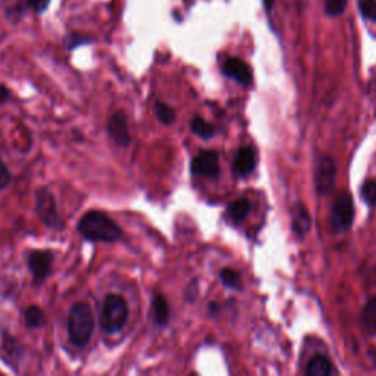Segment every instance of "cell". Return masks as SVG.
<instances>
[{"label": "cell", "mask_w": 376, "mask_h": 376, "mask_svg": "<svg viewBox=\"0 0 376 376\" xmlns=\"http://www.w3.org/2000/svg\"><path fill=\"white\" fill-rule=\"evenodd\" d=\"M78 231H80L84 239L90 241H101V243H115L123 239V231L118 227V224L110 220V217L98 210H91L86 213L80 224H78Z\"/></svg>", "instance_id": "obj_1"}, {"label": "cell", "mask_w": 376, "mask_h": 376, "mask_svg": "<svg viewBox=\"0 0 376 376\" xmlns=\"http://www.w3.org/2000/svg\"><path fill=\"white\" fill-rule=\"evenodd\" d=\"M94 331V316L89 303L74 304L68 318V335L75 347H84L91 340Z\"/></svg>", "instance_id": "obj_2"}, {"label": "cell", "mask_w": 376, "mask_h": 376, "mask_svg": "<svg viewBox=\"0 0 376 376\" xmlns=\"http://www.w3.org/2000/svg\"><path fill=\"white\" fill-rule=\"evenodd\" d=\"M130 318V307L128 303L123 299L121 295L110 294L108 295L101 313V325L105 332L115 334L124 329Z\"/></svg>", "instance_id": "obj_3"}, {"label": "cell", "mask_w": 376, "mask_h": 376, "mask_svg": "<svg viewBox=\"0 0 376 376\" xmlns=\"http://www.w3.org/2000/svg\"><path fill=\"white\" fill-rule=\"evenodd\" d=\"M354 220V206L351 197L344 193L341 194L338 199H336L332 213H331V225L334 231L336 232H343L347 231Z\"/></svg>", "instance_id": "obj_4"}, {"label": "cell", "mask_w": 376, "mask_h": 376, "mask_svg": "<svg viewBox=\"0 0 376 376\" xmlns=\"http://www.w3.org/2000/svg\"><path fill=\"white\" fill-rule=\"evenodd\" d=\"M191 172L194 175L216 178L221 173L220 154L215 150H205L197 154L191 162Z\"/></svg>", "instance_id": "obj_5"}, {"label": "cell", "mask_w": 376, "mask_h": 376, "mask_svg": "<svg viewBox=\"0 0 376 376\" xmlns=\"http://www.w3.org/2000/svg\"><path fill=\"white\" fill-rule=\"evenodd\" d=\"M35 210L40 220L50 228H55L59 224V216L56 209V202L53 194L47 188H42L37 194Z\"/></svg>", "instance_id": "obj_6"}, {"label": "cell", "mask_w": 376, "mask_h": 376, "mask_svg": "<svg viewBox=\"0 0 376 376\" xmlns=\"http://www.w3.org/2000/svg\"><path fill=\"white\" fill-rule=\"evenodd\" d=\"M53 256L47 250H35L28 256V268L35 281H45L52 272Z\"/></svg>", "instance_id": "obj_7"}, {"label": "cell", "mask_w": 376, "mask_h": 376, "mask_svg": "<svg viewBox=\"0 0 376 376\" xmlns=\"http://www.w3.org/2000/svg\"><path fill=\"white\" fill-rule=\"evenodd\" d=\"M108 132L112 137V140L118 146H128L131 143V135L128 128V121L124 112L113 113L108 121Z\"/></svg>", "instance_id": "obj_8"}, {"label": "cell", "mask_w": 376, "mask_h": 376, "mask_svg": "<svg viewBox=\"0 0 376 376\" xmlns=\"http://www.w3.org/2000/svg\"><path fill=\"white\" fill-rule=\"evenodd\" d=\"M335 173L336 168L334 161L328 156L322 157L318 165V171H316V190L321 194H329L334 188Z\"/></svg>", "instance_id": "obj_9"}, {"label": "cell", "mask_w": 376, "mask_h": 376, "mask_svg": "<svg viewBox=\"0 0 376 376\" xmlns=\"http://www.w3.org/2000/svg\"><path fill=\"white\" fill-rule=\"evenodd\" d=\"M224 74L240 84H250L253 80L251 68L239 57H229L224 64Z\"/></svg>", "instance_id": "obj_10"}, {"label": "cell", "mask_w": 376, "mask_h": 376, "mask_svg": "<svg viewBox=\"0 0 376 376\" xmlns=\"http://www.w3.org/2000/svg\"><path fill=\"white\" fill-rule=\"evenodd\" d=\"M256 168V153L251 147H241L235 154L234 159V172L237 176H246L251 173Z\"/></svg>", "instance_id": "obj_11"}, {"label": "cell", "mask_w": 376, "mask_h": 376, "mask_svg": "<svg viewBox=\"0 0 376 376\" xmlns=\"http://www.w3.org/2000/svg\"><path fill=\"white\" fill-rule=\"evenodd\" d=\"M310 227H312V220H310V215H309L307 209L303 205H299L294 210L292 229L302 239V237H304L309 232Z\"/></svg>", "instance_id": "obj_12"}, {"label": "cell", "mask_w": 376, "mask_h": 376, "mask_svg": "<svg viewBox=\"0 0 376 376\" xmlns=\"http://www.w3.org/2000/svg\"><path fill=\"white\" fill-rule=\"evenodd\" d=\"M334 366L329 362V359H326L325 355H314V358L309 362V366L306 369V373L309 376H328L331 373H334Z\"/></svg>", "instance_id": "obj_13"}, {"label": "cell", "mask_w": 376, "mask_h": 376, "mask_svg": "<svg viewBox=\"0 0 376 376\" xmlns=\"http://www.w3.org/2000/svg\"><path fill=\"white\" fill-rule=\"evenodd\" d=\"M251 210V203L247 199H239L228 206L227 215L234 224L243 222Z\"/></svg>", "instance_id": "obj_14"}, {"label": "cell", "mask_w": 376, "mask_h": 376, "mask_svg": "<svg viewBox=\"0 0 376 376\" xmlns=\"http://www.w3.org/2000/svg\"><path fill=\"white\" fill-rule=\"evenodd\" d=\"M153 314L154 321L159 325H166L169 321V306L164 295L157 294L153 300Z\"/></svg>", "instance_id": "obj_15"}, {"label": "cell", "mask_w": 376, "mask_h": 376, "mask_svg": "<svg viewBox=\"0 0 376 376\" xmlns=\"http://www.w3.org/2000/svg\"><path fill=\"white\" fill-rule=\"evenodd\" d=\"M362 321L366 331L372 335H376V297L366 303L362 312Z\"/></svg>", "instance_id": "obj_16"}, {"label": "cell", "mask_w": 376, "mask_h": 376, "mask_svg": "<svg viewBox=\"0 0 376 376\" xmlns=\"http://www.w3.org/2000/svg\"><path fill=\"white\" fill-rule=\"evenodd\" d=\"M190 127H191V131L195 135H199L200 138H203V140H209V138H212L215 135V127L210 123L205 121L203 118H200V116H195L194 120L191 121Z\"/></svg>", "instance_id": "obj_17"}, {"label": "cell", "mask_w": 376, "mask_h": 376, "mask_svg": "<svg viewBox=\"0 0 376 376\" xmlns=\"http://www.w3.org/2000/svg\"><path fill=\"white\" fill-rule=\"evenodd\" d=\"M154 113L157 116V120H159L165 125H172L175 123L176 115H175L173 108H171L169 105H166L164 102H156Z\"/></svg>", "instance_id": "obj_18"}, {"label": "cell", "mask_w": 376, "mask_h": 376, "mask_svg": "<svg viewBox=\"0 0 376 376\" xmlns=\"http://www.w3.org/2000/svg\"><path fill=\"white\" fill-rule=\"evenodd\" d=\"M25 324L31 329L40 328L45 324V313H43V310L40 307H37V306L28 307L27 312H25Z\"/></svg>", "instance_id": "obj_19"}, {"label": "cell", "mask_w": 376, "mask_h": 376, "mask_svg": "<svg viewBox=\"0 0 376 376\" xmlns=\"http://www.w3.org/2000/svg\"><path fill=\"white\" fill-rule=\"evenodd\" d=\"M221 280L224 283L225 287L232 288V290H239L240 288V283H241V276L240 273L234 270V269H222L221 272Z\"/></svg>", "instance_id": "obj_20"}, {"label": "cell", "mask_w": 376, "mask_h": 376, "mask_svg": "<svg viewBox=\"0 0 376 376\" xmlns=\"http://www.w3.org/2000/svg\"><path fill=\"white\" fill-rule=\"evenodd\" d=\"M347 0H325V12L331 16H338L346 11Z\"/></svg>", "instance_id": "obj_21"}, {"label": "cell", "mask_w": 376, "mask_h": 376, "mask_svg": "<svg viewBox=\"0 0 376 376\" xmlns=\"http://www.w3.org/2000/svg\"><path fill=\"white\" fill-rule=\"evenodd\" d=\"M362 197L369 206L376 205V181H366L362 188Z\"/></svg>", "instance_id": "obj_22"}, {"label": "cell", "mask_w": 376, "mask_h": 376, "mask_svg": "<svg viewBox=\"0 0 376 376\" xmlns=\"http://www.w3.org/2000/svg\"><path fill=\"white\" fill-rule=\"evenodd\" d=\"M5 351L8 353V360L9 362H19V355H23V350L19 347V344L15 340H5Z\"/></svg>", "instance_id": "obj_23"}, {"label": "cell", "mask_w": 376, "mask_h": 376, "mask_svg": "<svg viewBox=\"0 0 376 376\" xmlns=\"http://www.w3.org/2000/svg\"><path fill=\"white\" fill-rule=\"evenodd\" d=\"M359 8L366 19L376 21V0H360Z\"/></svg>", "instance_id": "obj_24"}, {"label": "cell", "mask_w": 376, "mask_h": 376, "mask_svg": "<svg viewBox=\"0 0 376 376\" xmlns=\"http://www.w3.org/2000/svg\"><path fill=\"white\" fill-rule=\"evenodd\" d=\"M9 183H11V172L5 165V162L2 161V157H0V191L6 188Z\"/></svg>", "instance_id": "obj_25"}, {"label": "cell", "mask_w": 376, "mask_h": 376, "mask_svg": "<svg viewBox=\"0 0 376 376\" xmlns=\"http://www.w3.org/2000/svg\"><path fill=\"white\" fill-rule=\"evenodd\" d=\"M27 2L35 12H43L47 9L50 0H27Z\"/></svg>", "instance_id": "obj_26"}, {"label": "cell", "mask_w": 376, "mask_h": 376, "mask_svg": "<svg viewBox=\"0 0 376 376\" xmlns=\"http://www.w3.org/2000/svg\"><path fill=\"white\" fill-rule=\"evenodd\" d=\"M67 42H68V46H69V49H74L75 46H80L81 43H87L86 38H80V37H78V35H72V37H69Z\"/></svg>", "instance_id": "obj_27"}, {"label": "cell", "mask_w": 376, "mask_h": 376, "mask_svg": "<svg viewBox=\"0 0 376 376\" xmlns=\"http://www.w3.org/2000/svg\"><path fill=\"white\" fill-rule=\"evenodd\" d=\"M4 2L6 5L8 12H11V9H13L15 13H18V9L21 8V6H19V0H4Z\"/></svg>", "instance_id": "obj_28"}, {"label": "cell", "mask_w": 376, "mask_h": 376, "mask_svg": "<svg viewBox=\"0 0 376 376\" xmlns=\"http://www.w3.org/2000/svg\"><path fill=\"white\" fill-rule=\"evenodd\" d=\"M8 97H9V90L6 87H4V86H0V103L5 102Z\"/></svg>", "instance_id": "obj_29"}, {"label": "cell", "mask_w": 376, "mask_h": 376, "mask_svg": "<svg viewBox=\"0 0 376 376\" xmlns=\"http://www.w3.org/2000/svg\"><path fill=\"white\" fill-rule=\"evenodd\" d=\"M273 4H275V0H263V5H265L266 12H270V11H272Z\"/></svg>", "instance_id": "obj_30"}]
</instances>
